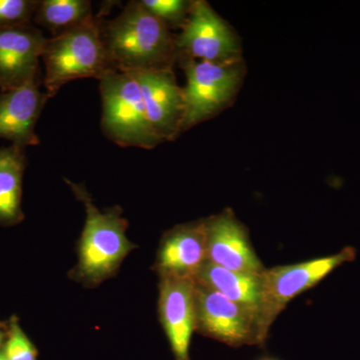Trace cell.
<instances>
[{
  "mask_svg": "<svg viewBox=\"0 0 360 360\" xmlns=\"http://www.w3.org/2000/svg\"><path fill=\"white\" fill-rule=\"evenodd\" d=\"M27 165L25 149L11 146L0 148V224L22 219L23 174Z\"/></svg>",
  "mask_w": 360,
  "mask_h": 360,
  "instance_id": "16",
  "label": "cell"
},
{
  "mask_svg": "<svg viewBox=\"0 0 360 360\" xmlns=\"http://www.w3.org/2000/svg\"><path fill=\"white\" fill-rule=\"evenodd\" d=\"M101 20L94 15L72 30L47 39L41 56L45 68L42 84L49 98L73 80H101L116 71L104 47Z\"/></svg>",
  "mask_w": 360,
  "mask_h": 360,
  "instance_id": "3",
  "label": "cell"
},
{
  "mask_svg": "<svg viewBox=\"0 0 360 360\" xmlns=\"http://www.w3.org/2000/svg\"><path fill=\"white\" fill-rule=\"evenodd\" d=\"M71 191L84 203L86 219L78 246L75 276L87 285H97L120 269L135 245L127 238V220L118 206L101 212L82 184L66 180Z\"/></svg>",
  "mask_w": 360,
  "mask_h": 360,
  "instance_id": "2",
  "label": "cell"
},
{
  "mask_svg": "<svg viewBox=\"0 0 360 360\" xmlns=\"http://www.w3.org/2000/svg\"><path fill=\"white\" fill-rule=\"evenodd\" d=\"M180 68L186 75L184 87L186 116L182 132L206 122L231 105L245 75L243 59L212 63L179 56Z\"/></svg>",
  "mask_w": 360,
  "mask_h": 360,
  "instance_id": "5",
  "label": "cell"
},
{
  "mask_svg": "<svg viewBox=\"0 0 360 360\" xmlns=\"http://www.w3.org/2000/svg\"><path fill=\"white\" fill-rule=\"evenodd\" d=\"M207 262L231 271L262 274L265 266L257 257L248 227L232 210L205 219Z\"/></svg>",
  "mask_w": 360,
  "mask_h": 360,
  "instance_id": "11",
  "label": "cell"
},
{
  "mask_svg": "<svg viewBox=\"0 0 360 360\" xmlns=\"http://www.w3.org/2000/svg\"><path fill=\"white\" fill-rule=\"evenodd\" d=\"M260 360H277V359H271V357H264V359H262Z\"/></svg>",
  "mask_w": 360,
  "mask_h": 360,
  "instance_id": "22",
  "label": "cell"
},
{
  "mask_svg": "<svg viewBox=\"0 0 360 360\" xmlns=\"http://www.w3.org/2000/svg\"><path fill=\"white\" fill-rule=\"evenodd\" d=\"M139 85L149 122L162 141H172L182 134L186 103L172 70L130 72Z\"/></svg>",
  "mask_w": 360,
  "mask_h": 360,
  "instance_id": "9",
  "label": "cell"
},
{
  "mask_svg": "<svg viewBox=\"0 0 360 360\" xmlns=\"http://www.w3.org/2000/svg\"><path fill=\"white\" fill-rule=\"evenodd\" d=\"M1 341H2V335H1V333H0V345H1Z\"/></svg>",
  "mask_w": 360,
  "mask_h": 360,
  "instance_id": "23",
  "label": "cell"
},
{
  "mask_svg": "<svg viewBox=\"0 0 360 360\" xmlns=\"http://www.w3.org/2000/svg\"><path fill=\"white\" fill-rule=\"evenodd\" d=\"M177 58L212 63H226L243 59L241 44L229 23L205 0L193 1L188 18L175 37Z\"/></svg>",
  "mask_w": 360,
  "mask_h": 360,
  "instance_id": "7",
  "label": "cell"
},
{
  "mask_svg": "<svg viewBox=\"0 0 360 360\" xmlns=\"http://www.w3.org/2000/svg\"><path fill=\"white\" fill-rule=\"evenodd\" d=\"M207 262L205 219L176 225L160 241L155 269L158 276L195 278Z\"/></svg>",
  "mask_w": 360,
  "mask_h": 360,
  "instance_id": "14",
  "label": "cell"
},
{
  "mask_svg": "<svg viewBox=\"0 0 360 360\" xmlns=\"http://www.w3.org/2000/svg\"><path fill=\"white\" fill-rule=\"evenodd\" d=\"M158 314L175 360H191L189 348L196 329L195 281L160 276Z\"/></svg>",
  "mask_w": 360,
  "mask_h": 360,
  "instance_id": "10",
  "label": "cell"
},
{
  "mask_svg": "<svg viewBox=\"0 0 360 360\" xmlns=\"http://www.w3.org/2000/svg\"><path fill=\"white\" fill-rule=\"evenodd\" d=\"M39 0H0V27L30 25Z\"/></svg>",
  "mask_w": 360,
  "mask_h": 360,
  "instance_id": "19",
  "label": "cell"
},
{
  "mask_svg": "<svg viewBox=\"0 0 360 360\" xmlns=\"http://www.w3.org/2000/svg\"><path fill=\"white\" fill-rule=\"evenodd\" d=\"M196 329L231 347H264L257 315L226 296L195 283Z\"/></svg>",
  "mask_w": 360,
  "mask_h": 360,
  "instance_id": "8",
  "label": "cell"
},
{
  "mask_svg": "<svg viewBox=\"0 0 360 360\" xmlns=\"http://www.w3.org/2000/svg\"><path fill=\"white\" fill-rule=\"evenodd\" d=\"M103 134L122 148L153 149L162 143L149 122L139 85L129 73L113 71L99 80Z\"/></svg>",
  "mask_w": 360,
  "mask_h": 360,
  "instance_id": "4",
  "label": "cell"
},
{
  "mask_svg": "<svg viewBox=\"0 0 360 360\" xmlns=\"http://www.w3.org/2000/svg\"><path fill=\"white\" fill-rule=\"evenodd\" d=\"M44 77L34 78L18 89L0 94V139L20 148L39 146L35 132L49 96L40 90Z\"/></svg>",
  "mask_w": 360,
  "mask_h": 360,
  "instance_id": "13",
  "label": "cell"
},
{
  "mask_svg": "<svg viewBox=\"0 0 360 360\" xmlns=\"http://www.w3.org/2000/svg\"><path fill=\"white\" fill-rule=\"evenodd\" d=\"M47 37L34 25L0 27V89L23 86L41 75V59Z\"/></svg>",
  "mask_w": 360,
  "mask_h": 360,
  "instance_id": "12",
  "label": "cell"
},
{
  "mask_svg": "<svg viewBox=\"0 0 360 360\" xmlns=\"http://www.w3.org/2000/svg\"><path fill=\"white\" fill-rule=\"evenodd\" d=\"M0 360H7L4 352H0Z\"/></svg>",
  "mask_w": 360,
  "mask_h": 360,
  "instance_id": "21",
  "label": "cell"
},
{
  "mask_svg": "<svg viewBox=\"0 0 360 360\" xmlns=\"http://www.w3.org/2000/svg\"><path fill=\"white\" fill-rule=\"evenodd\" d=\"M87 0H42L33 21L51 32L52 37L72 30L94 18Z\"/></svg>",
  "mask_w": 360,
  "mask_h": 360,
  "instance_id": "17",
  "label": "cell"
},
{
  "mask_svg": "<svg viewBox=\"0 0 360 360\" xmlns=\"http://www.w3.org/2000/svg\"><path fill=\"white\" fill-rule=\"evenodd\" d=\"M194 281L200 285L221 293L257 315L259 328L262 307V274L231 271L206 262Z\"/></svg>",
  "mask_w": 360,
  "mask_h": 360,
  "instance_id": "15",
  "label": "cell"
},
{
  "mask_svg": "<svg viewBox=\"0 0 360 360\" xmlns=\"http://www.w3.org/2000/svg\"><path fill=\"white\" fill-rule=\"evenodd\" d=\"M141 4L169 30L184 25L193 6V1L186 0H141Z\"/></svg>",
  "mask_w": 360,
  "mask_h": 360,
  "instance_id": "18",
  "label": "cell"
},
{
  "mask_svg": "<svg viewBox=\"0 0 360 360\" xmlns=\"http://www.w3.org/2000/svg\"><path fill=\"white\" fill-rule=\"evenodd\" d=\"M7 360H37V352L32 341L16 322H13L4 350Z\"/></svg>",
  "mask_w": 360,
  "mask_h": 360,
  "instance_id": "20",
  "label": "cell"
},
{
  "mask_svg": "<svg viewBox=\"0 0 360 360\" xmlns=\"http://www.w3.org/2000/svg\"><path fill=\"white\" fill-rule=\"evenodd\" d=\"M101 37L120 72L172 70L177 61L174 35L141 1H130L113 20H101Z\"/></svg>",
  "mask_w": 360,
  "mask_h": 360,
  "instance_id": "1",
  "label": "cell"
},
{
  "mask_svg": "<svg viewBox=\"0 0 360 360\" xmlns=\"http://www.w3.org/2000/svg\"><path fill=\"white\" fill-rule=\"evenodd\" d=\"M356 255L354 246H345L328 257L265 269L262 274V307L259 317L262 342L265 345L272 324L293 298L314 288L341 265L354 262Z\"/></svg>",
  "mask_w": 360,
  "mask_h": 360,
  "instance_id": "6",
  "label": "cell"
}]
</instances>
